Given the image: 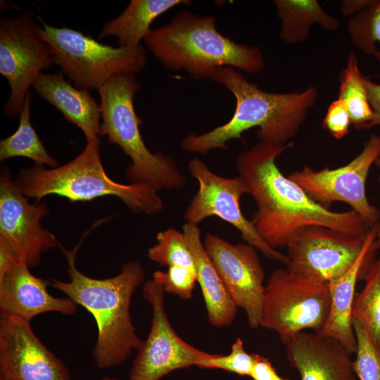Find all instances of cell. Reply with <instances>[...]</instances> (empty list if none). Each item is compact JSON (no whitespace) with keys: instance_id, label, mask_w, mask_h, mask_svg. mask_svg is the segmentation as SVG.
Wrapping results in <instances>:
<instances>
[{"instance_id":"cell-4","label":"cell","mask_w":380,"mask_h":380,"mask_svg":"<svg viewBox=\"0 0 380 380\" xmlns=\"http://www.w3.org/2000/svg\"><path fill=\"white\" fill-rule=\"evenodd\" d=\"M144 42L165 68L183 70L196 80L209 79L222 67L248 73L265 68L259 47L232 40L218 31L213 16L189 11L177 13L169 23L151 29Z\"/></svg>"},{"instance_id":"cell-29","label":"cell","mask_w":380,"mask_h":380,"mask_svg":"<svg viewBox=\"0 0 380 380\" xmlns=\"http://www.w3.org/2000/svg\"><path fill=\"white\" fill-rule=\"evenodd\" d=\"M257 353H247L241 338H237L227 355L209 354L201 359L196 367L201 369H219L240 376H250Z\"/></svg>"},{"instance_id":"cell-6","label":"cell","mask_w":380,"mask_h":380,"mask_svg":"<svg viewBox=\"0 0 380 380\" xmlns=\"http://www.w3.org/2000/svg\"><path fill=\"white\" fill-rule=\"evenodd\" d=\"M141 84L134 74L112 77L99 89L101 113V136L118 145L131 160L125 176L132 183L146 184L157 191L178 189L186 179L175 160L163 152L151 153L141 137L143 120L137 115L134 95Z\"/></svg>"},{"instance_id":"cell-27","label":"cell","mask_w":380,"mask_h":380,"mask_svg":"<svg viewBox=\"0 0 380 380\" xmlns=\"http://www.w3.org/2000/svg\"><path fill=\"white\" fill-rule=\"evenodd\" d=\"M347 29L352 43L380 62V0H369L367 6L349 18Z\"/></svg>"},{"instance_id":"cell-13","label":"cell","mask_w":380,"mask_h":380,"mask_svg":"<svg viewBox=\"0 0 380 380\" xmlns=\"http://www.w3.org/2000/svg\"><path fill=\"white\" fill-rule=\"evenodd\" d=\"M165 293L163 286L153 279L142 288L144 299L152 307V322L128 380H160L176 369L196 366L210 354L186 343L175 332L165 310Z\"/></svg>"},{"instance_id":"cell-28","label":"cell","mask_w":380,"mask_h":380,"mask_svg":"<svg viewBox=\"0 0 380 380\" xmlns=\"http://www.w3.org/2000/svg\"><path fill=\"white\" fill-rule=\"evenodd\" d=\"M156 240L157 243L148 250L151 260L163 266L183 267L196 272L194 259L183 232L170 228L159 232Z\"/></svg>"},{"instance_id":"cell-19","label":"cell","mask_w":380,"mask_h":380,"mask_svg":"<svg viewBox=\"0 0 380 380\" xmlns=\"http://www.w3.org/2000/svg\"><path fill=\"white\" fill-rule=\"evenodd\" d=\"M376 223L365 238L363 250L353 266L341 277L330 281L331 308L326 324L319 334L338 341L351 354L356 353L357 341L353 324L352 311L355 285L365 280L378 251L376 246Z\"/></svg>"},{"instance_id":"cell-32","label":"cell","mask_w":380,"mask_h":380,"mask_svg":"<svg viewBox=\"0 0 380 380\" xmlns=\"http://www.w3.org/2000/svg\"><path fill=\"white\" fill-rule=\"evenodd\" d=\"M352 125L348 110L339 99L332 101L322 122V127L336 139H341L349 133Z\"/></svg>"},{"instance_id":"cell-14","label":"cell","mask_w":380,"mask_h":380,"mask_svg":"<svg viewBox=\"0 0 380 380\" xmlns=\"http://www.w3.org/2000/svg\"><path fill=\"white\" fill-rule=\"evenodd\" d=\"M365 238L322 226L303 228L286 247V269L329 283L353 266L363 250Z\"/></svg>"},{"instance_id":"cell-26","label":"cell","mask_w":380,"mask_h":380,"mask_svg":"<svg viewBox=\"0 0 380 380\" xmlns=\"http://www.w3.org/2000/svg\"><path fill=\"white\" fill-rule=\"evenodd\" d=\"M365 280L363 289L354 300L353 322L359 324L380 349V258L373 262Z\"/></svg>"},{"instance_id":"cell-25","label":"cell","mask_w":380,"mask_h":380,"mask_svg":"<svg viewBox=\"0 0 380 380\" xmlns=\"http://www.w3.org/2000/svg\"><path fill=\"white\" fill-rule=\"evenodd\" d=\"M364 77L359 69L356 56L351 52L348 56L346 67L339 75L338 99L346 105L351 123L357 129H367L374 118L365 86Z\"/></svg>"},{"instance_id":"cell-16","label":"cell","mask_w":380,"mask_h":380,"mask_svg":"<svg viewBox=\"0 0 380 380\" xmlns=\"http://www.w3.org/2000/svg\"><path fill=\"white\" fill-rule=\"evenodd\" d=\"M0 379L72 380L65 364L33 332L30 322L0 314Z\"/></svg>"},{"instance_id":"cell-22","label":"cell","mask_w":380,"mask_h":380,"mask_svg":"<svg viewBox=\"0 0 380 380\" xmlns=\"http://www.w3.org/2000/svg\"><path fill=\"white\" fill-rule=\"evenodd\" d=\"M189 4L185 0H132L122 13L103 26L98 39L115 36L119 46H138L158 16L178 5Z\"/></svg>"},{"instance_id":"cell-3","label":"cell","mask_w":380,"mask_h":380,"mask_svg":"<svg viewBox=\"0 0 380 380\" xmlns=\"http://www.w3.org/2000/svg\"><path fill=\"white\" fill-rule=\"evenodd\" d=\"M86 236L84 234L72 250L59 244L67 260L69 281L51 279L50 286L94 317L98 335L92 357L99 369H108L123 363L133 350H139L143 345L132 322L129 308L135 290L144 281L145 272L140 262L131 260L122 265L119 274L110 278L85 275L76 265V256Z\"/></svg>"},{"instance_id":"cell-31","label":"cell","mask_w":380,"mask_h":380,"mask_svg":"<svg viewBox=\"0 0 380 380\" xmlns=\"http://www.w3.org/2000/svg\"><path fill=\"white\" fill-rule=\"evenodd\" d=\"M153 279L163 286L165 292L190 299L197 282V273L183 267H169L167 272L156 271Z\"/></svg>"},{"instance_id":"cell-11","label":"cell","mask_w":380,"mask_h":380,"mask_svg":"<svg viewBox=\"0 0 380 380\" xmlns=\"http://www.w3.org/2000/svg\"><path fill=\"white\" fill-rule=\"evenodd\" d=\"M380 156V135L373 133L362 151L349 163L336 169L314 170L304 166L288 177L315 202L329 209L336 201L346 203L371 226L380 220V210L369 203L366 181Z\"/></svg>"},{"instance_id":"cell-10","label":"cell","mask_w":380,"mask_h":380,"mask_svg":"<svg viewBox=\"0 0 380 380\" xmlns=\"http://www.w3.org/2000/svg\"><path fill=\"white\" fill-rule=\"evenodd\" d=\"M187 167L198 181V190L184 215L186 222L198 225L210 216H217L236 227L243 240L267 258L288 265L287 255L270 246L258 234L253 222L243 215L240 198L243 194H249V189L241 177L226 178L217 175L198 158L191 160Z\"/></svg>"},{"instance_id":"cell-17","label":"cell","mask_w":380,"mask_h":380,"mask_svg":"<svg viewBox=\"0 0 380 380\" xmlns=\"http://www.w3.org/2000/svg\"><path fill=\"white\" fill-rule=\"evenodd\" d=\"M281 341L300 380H357L352 354L336 339L303 331Z\"/></svg>"},{"instance_id":"cell-18","label":"cell","mask_w":380,"mask_h":380,"mask_svg":"<svg viewBox=\"0 0 380 380\" xmlns=\"http://www.w3.org/2000/svg\"><path fill=\"white\" fill-rule=\"evenodd\" d=\"M50 281L34 276L25 263H18L0 276V314L13 315L30 322L44 312L73 315L77 304L69 297L51 296Z\"/></svg>"},{"instance_id":"cell-33","label":"cell","mask_w":380,"mask_h":380,"mask_svg":"<svg viewBox=\"0 0 380 380\" xmlns=\"http://www.w3.org/2000/svg\"><path fill=\"white\" fill-rule=\"evenodd\" d=\"M250 377L253 380H291L279 376L270 361L258 353Z\"/></svg>"},{"instance_id":"cell-30","label":"cell","mask_w":380,"mask_h":380,"mask_svg":"<svg viewBox=\"0 0 380 380\" xmlns=\"http://www.w3.org/2000/svg\"><path fill=\"white\" fill-rule=\"evenodd\" d=\"M357 341L354 369L360 380H380V349L370 340L364 329L353 322Z\"/></svg>"},{"instance_id":"cell-5","label":"cell","mask_w":380,"mask_h":380,"mask_svg":"<svg viewBox=\"0 0 380 380\" xmlns=\"http://www.w3.org/2000/svg\"><path fill=\"white\" fill-rule=\"evenodd\" d=\"M14 181L25 197L37 201L49 195L65 197L70 202L113 196L134 213L154 215L164 208L152 186L144 183L120 184L108 176L101 160L99 139L87 141L84 150L65 165L46 169L34 164L22 169Z\"/></svg>"},{"instance_id":"cell-23","label":"cell","mask_w":380,"mask_h":380,"mask_svg":"<svg viewBox=\"0 0 380 380\" xmlns=\"http://www.w3.org/2000/svg\"><path fill=\"white\" fill-rule=\"evenodd\" d=\"M273 4L281 20L279 37L287 44L305 42L315 24L328 31L340 27L338 20L327 13L317 0H274Z\"/></svg>"},{"instance_id":"cell-21","label":"cell","mask_w":380,"mask_h":380,"mask_svg":"<svg viewBox=\"0 0 380 380\" xmlns=\"http://www.w3.org/2000/svg\"><path fill=\"white\" fill-rule=\"evenodd\" d=\"M182 228L196 264L197 282L201 289L208 321L213 327H229L235 319L237 307L205 249L198 225L186 222Z\"/></svg>"},{"instance_id":"cell-38","label":"cell","mask_w":380,"mask_h":380,"mask_svg":"<svg viewBox=\"0 0 380 380\" xmlns=\"http://www.w3.org/2000/svg\"><path fill=\"white\" fill-rule=\"evenodd\" d=\"M374 165H377L378 167H380V156H379V158H378L377 160H376Z\"/></svg>"},{"instance_id":"cell-37","label":"cell","mask_w":380,"mask_h":380,"mask_svg":"<svg viewBox=\"0 0 380 380\" xmlns=\"http://www.w3.org/2000/svg\"><path fill=\"white\" fill-rule=\"evenodd\" d=\"M100 380H118V379H116V378H113V377L106 376V377H103V378L101 379Z\"/></svg>"},{"instance_id":"cell-12","label":"cell","mask_w":380,"mask_h":380,"mask_svg":"<svg viewBox=\"0 0 380 380\" xmlns=\"http://www.w3.org/2000/svg\"><path fill=\"white\" fill-rule=\"evenodd\" d=\"M37 26L29 13L0 20V73L11 88L4 112L9 118L19 116L29 88L43 70L54 64L49 47L37 34Z\"/></svg>"},{"instance_id":"cell-7","label":"cell","mask_w":380,"mask_h":380,"mask_svg":"<svg viewBox=\"0 0 380 380\" xmlns=\"http://www.w3.org/2000/svg\"><path fill=\"white\" fill-rule=\"evenodd\" d=\"M39 20L37 36L49 47L54 64L61 68L77 88L98 90L112 77L135 75L147 64L142 44L114 47L100 43L79 30L53 27Z\"/></svg>"},{"instance_id":"cell-8","label":"cell","mask_w":380,"mask_h":380,"mask_svg":"<svg viewBox=\"0 0 380 380\" xmlns=\"http://www.w3.org/2000/svg\"><path fill=\"white\" fill-rule=\"evenodd\" d=\"M329 284L287 269L275 270L265 287L260 327L281 341L306 329L319 333L331 308Z\"/></svg>"},{"instance_id":"cell-9","label":"cell","mask_w":380,"mask_h":380,"mask_svg":"<svg viewBox=\"0 0 380 380\" xmlns=\"http://www.w3.org/2000/svg\"><path fill=\"white\" fill-rule=\"evenodd\" d=\"M17 187L10 170L0 175V276L11 267L25 263L30 269L42 255L59 246L53 233L41 224L49 213L45 202L30 203Z\"/></svg>"},{"instance_id":"cell-36","label":"cell","mask_w":380,"mask_h":380,"mask_svg":"<svg viewBox=\"0 0 380 380\" xmlns=\"http://www.w3.org/2000/svg\"><path fill=\"white\" fill-rule=\"evenodd\" d=\"M375 242L377 249L380 251V220L376 223Z\"/></svg>"},{"instance_id":"cell-20","label":"cell","mask_w":380,"mask_h":380,"mask_svg":"<svg viewBox=\"0 0 380 380\" xmlns=\"http://www.w3.org/2000/svg\"><path fill=\"white\" fill-rule=\"evenodd\" d=\"M32 87L44 100L55 106L65 120L78 127L87 141L101 137V113L100 104L89 90L73 87L63 72H41Z\"/></svg>"},{"instance_id":"cell-34","label":"cell","mask_w":380,"mask_h":380,"mask_svg":"<svg viewBox=\"0 0 380 380\" xmlns=\"http://www.w3.org/2000/svg\"><path fill=\"white\" fill-rule=\"evenodd\" d=\"M364 82L369 101L374 114L373 121L367 127L369 129L380 125V84L372 82L369 76L365 75Z\"/></svg>"},{"instance_id":"cell-35","label":"cell","mask_w":380,"mask_h":380,"mask_svg":"<svg viewBox=\"0 0 380 380\" xmlns=\"http://www.w3.org/2000/svg\"><path fill=\"white\" fill-rule=\"evenodd\" d=\"M369 0H344L341 3V12L343 16L352 17L369 4Z\"/></svg>"},{"instance_id":"cell-39","label":"cell","mask_w":380,"mask_h":380,"mask_svg":"<svg viewBox=\"0 0 380 380\" xmlns=\"http://www.w3.org/2000/svg\"><path fill=\"white\" fill-rule=\"evenodd\" d=\"M0 380H1V379H0Z\"/></svg>"},{"instance_id":"cell-24","label":"cell","mask_w":380,"mask_h":380,"mask_svg":"<svg viewBox=\"0 0 380 380\" xmlns=\"http://www.w3.org/2000/svg\"><path fill=\"white\" fill-rule=\"evenodd\" d=\"M31 93L26 95L23 107L19 115L17 130L0 141V160L13 157H26L35 164L57 167V161L44 146L30 121Z\"/></svg>"},{"instance_id":"cell-1","label":"cell","mask_w":380,"mask_h":380,"mask_svg":"<svg viewBox=\"0 0 380 380\" xmlns=\"http://www.w3.org/2000/svg\"><path fill=\"white\" fill-rule=\"evenodd\" d=\"M293 143L259 141L237 156L239 176L249 189L258 210L254 226L272 248L287 247L294 235L309 226H322L365 238L372 227L355 210L335 212L313 201L279 170L276 160Z\"/></svg>"},{"instance_id":"cell-15","label":"cell","mask_w":380,"mask_h":380,"mask_svg":"<svg viewBox=\"0 0 380 380\" xmlns=\"http://www.w3.org/2000/svg\"><path fill=\"white\" fill-rule=\"evenodd\" d=\"M203 245L231 299L246 312L249 326L260 327L265 272L256 249L211 234L205 235Z\"/></svg>"},{"instance_id":"cell-2","label":"cell","mask_w":380,"mask_h":380,"mask_svg":"<svg viewBox=\"0 0 380 380\" xmlns=\"http://www.w3.org/2000/svg\"><path fill=\"white\" fill-rule=\"evenodd\" d=\"M209 80L224 86L234 95L236 109L225 124L185 137L182 148L187 152L205 154L213 149H227V141L242 139L245 131L255 127H259L260 141L284 144L297 134L319 95L314 86L286 93L265 91L232 67L217 68Z\"/></svg>"}]
</instances>
